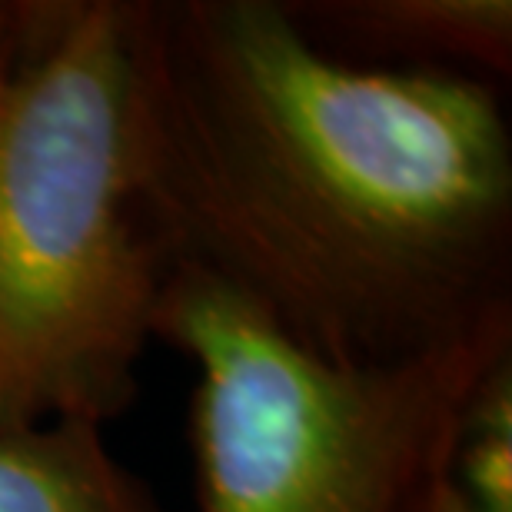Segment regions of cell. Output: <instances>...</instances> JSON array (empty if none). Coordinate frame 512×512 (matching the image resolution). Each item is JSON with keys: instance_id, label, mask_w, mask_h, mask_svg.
<instances>
[{"instance_id": "6da1fadb", "label": "cell", "mask_w": 512, "mask_h": 512, "mask_svg": "<svg viewBox=\"0 0 512 512\" xmlns=\"http://www.w3.org/2000/svg\"><path fill=\"white\" fill-rule=\"evenodd\" d=\"M133 160L167 263L333 366L512 316V137L493 80L366 67L276 0H130Z\"/></svg>"}, {"instance_id": "7a4b0ae2", "label": "cell", "mask_w": 512, "mask_h": 512, "mask_svg": "<svg viewBox=\"0 0 512 512\" xmlns=\"http://www.w3.org/2000/svg\"><path fill=\"white\" fill-rule=\"evenodd\" d=\"M167 266L133 160L130 0H40L0 54V433L124 413Z\"/></svg>"}, {"instance_id": "3957f363", "label": "cell", "mask_w": 512, "mask_h": 512, "mask_svg": "<svg viewBox=\"0 0 512 512\" xmlns=\"http://www.w3.org/2000/svg\"><path fill=\"white\" fill-rule=\"evenodd\" d=\"M153 340L197 370V512H443L459 419L512 316L386 366H333L193 266L170 263Z\"/></svg>"}, {"instance_id": "277c9868", "label": "cell", "mask_w": 512, "mask_h": 512, "mask_svg": "<svg viewBox=\"0 0 512 512\" xmlns=\"http://www.w3.org/2000/svg\"><path fill=\"white\" fill-rule=\"evenodd\" d=\"M286 10L316 47L353 64L512 74L509 0H290Z\"/></svg>"}, {"instance_id": "5b68a950", "label": "cell", "mask_w": 512, "mask_h": 512, "mask_svg": "<svg viewBox=\"0 0 512 512\" xmlns=\"http://www.w3.org/2000/svg\"><path fill=\"white\" fill-rule=\"evenodd\" d=\"M0 512H167L94 419L0 433Z\"/></svg>"}, {"instance_id": "8992f818", "label": "cell", "mask_w": 512, "mask_h": 512, "mask_svg": "<svg viewBox=\"0 0 512 512\" xmlns=\"http://www.w3.org/2000/svg\"><path fill=\"white\" fill-rule=\"evenodd\" d=\"M443 512H512V353L473 389L446 459Z\"/></svg>"}, {"instance_id": "52a82bcc", "label": "cell", "mask_w": 512, "mask_h": 512, "mask_svg": "<svg viewBox=\"0 0 512 512\" xmlns=\"http://www.w3.org/2000/svg\"><path fill=\"white\" fill-rule=\"evenodd\" d=\"M40 0H0V54L24 34V27L34 20Z\"/></svg>"}]
</instances>
